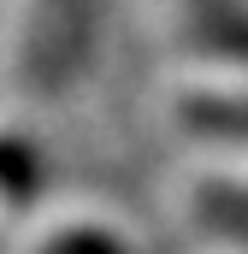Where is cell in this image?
I'll use <instances>...</instances> for the list:
<instances>
[{"label": "cell", "instance_id": "6da1fadb", "mask_svg": "<svg viewBox=\"0 0 248 254\" xmlns=\"http://www.w3.org/2000/svg\"><path fill=\"white\" fill-rule=\"evenodd\" d=\"M77 30H83V0H30L24 6V71L30 77H54L77 54Z\"/></svg>", "mask_w": 248, "mask_h": 254}, {"label": "cell", "instance_id": "7a4b0ae2", "mask_svg": "<svg viewBox=\"0 0 248 254\" xmlns=\"http://www.w3.org/2000/svg\"><path fill=\"white\" fill-rule=\"evenodd\" d=\"M201 207H207V219H213V225H225V231H243V237H248V190L213 184V190L201 195Z\"/></svg>", "mask_w": 248, "mask_h": 254}]
</instances>
